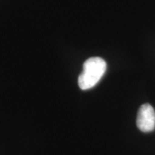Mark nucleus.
I'll return each instance as SVG.
<instances>
[{
  "instance_id": "nucleus-1",
  "label": "nucleus",
  "mask_w": 155,
  "mask_h": 155,
  "mask_svg": "<svg viewBox=\"0 0 155 155\" xmlns=\"http://www.w3.org/2000/svg\"><path fill=\"white\" fill-rule=\"evenodd\" d=\"M106 63L99 57L88 58L83 65V72L78 77V86L82 90L94 88L104 76Z\"/></svg>"
},
{
  "instance_id": "nucleus-2",
  "label": "nucleus",
  "mask_w": 155,
  "mask_h": 155,
  "mask_svg": "<svg viewBox=\"0 0 155 155\" xmlns=\"http://www.w3.org/2000/svg\"><path fill=\"white\" fill-rule=\"evenodd\" d=\"M137 125L143 132H150L155 129V111L150 104H145L139 108Z\"/></svg>"
}]
</instances>
